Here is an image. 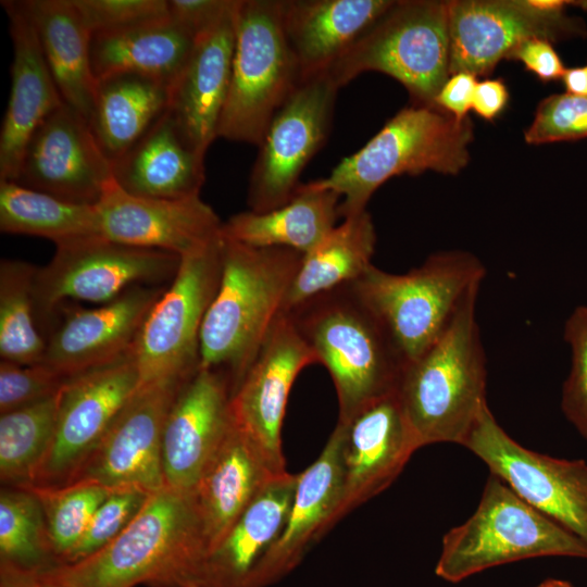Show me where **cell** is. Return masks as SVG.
I'll return each mask as SVG.
<instances>
[{
    "label": "cell",
    "instance_id": "cell-10",
    "mask_svg": "<svg viewBox=\"0 0 587 587\" xmlns=\"http://www.w3.org/2000/svg\"><path fill=\"white\" fill-rule=\"evenodd\" d=\"M222 274V233L180 258L133 348L140 386L190 377L200 364V332Z\"/></svg>",
    "mask_w": 587,
    "mask_h": 587
},
{
    "label": "cell",
    "instance_id": "cell-32",
    "mask_svg": "<svg viewBox=\"0 0 587 587\" xmlns=\"http://www.w3.org/2000/svg\"><path fill=\"white\" fill-rule=\"evenodd\" d=\"M171 89L165 82L136 73L97 80L88 123L112 165L170 109Z\"/></svg>",
    "mask_w": 587,
    "mask_h": 587
},
{
    "label": "cell",
    "instance_id": "cell-47",
    "mask_svg": "<svg viewBox=\"0 0 587 587\" xmlns=\"http://www.w3.org/2000/svg\"><path fill=\"white\" fill-rule=\"evenodd\" d=\"M477 83L476 76L470 73L461 72L450 75L437 93L434 107L458 121L469 117L467 112L472 110Z\"/></svg>",
    "mask_w": 587,
    "mask_h": 587
},
{
    "label": "cell",
    "instance_id": "cell-28",
    "mask_svg": "<svg viewBox=\"0 0 587 587\" xmlns=\"http://www.w3.org/2000/svg\"><path fill=\"white\" fill-rule=\"evenodd\" d=\"M392 0H282V20L300 80L327 73Z\"/></svg>",
    "mask_w": 587,
    "mask_h": 587
},
{
    "label": "cell",
    "instance_id": "cell-53",
    "mask_svg": "<svg viewBox=\"0 0 587 587\" xmlns=\"http://www.w3.org/2000/svg\"><path fill=\"white\" fill-rule=\"evenodd\" d=\"M189 587H196V586H189Z\"/></svg>",
    "mask_w": 587,
    "mask_h": 587
},
{
    "label": "cell",
    "instance_id": "cell-2",
    "mask_svg": "<svg viewBox=\"0 0 587 587\" xmlns=\"http://www.w3.org/2000/svg\"><path fill=\"white\" fill-rule=\"evenodd\" d=\"M302 253L257 248L222 234V274L200 332V367L218 371L233 392L255 358L300 266Z\"/></svg>",
    "mask_w": 587,
    "mask_h": 587
},
{
    "label": "cell",
    "instance_id": "cell-18",
    "mask_svg": "<svg viewBox=\"0 0 587 587\" xmlns=\"http://www.w3.org/2000/svg\"><path fill=\"white\" fill-rule=\"evenodd\" d=\"M342 472L341 498L334 525L351 510L386 489L420 449L397 391L338 420Z\"/></svg>",
    "mask_w": 587,
    "mask_h": 587
},
{
    "label": "cell",
    "instance_id": "cell-44",
    "mask_svg": "<svg viewBox=\"0 0 587 587\" xmlns=\"http://www.w3.org/2000/svg\"><path fill=\"white\" fill-rule=\"evenodd\" d=\"M91 34L133 27L168 15L167 0H73Z\"/></svg>",
    "mask_w": 587,
    "mask_h": 587
},
{
    "label": "cell",
    "instance_id": "cell-46",
    "mask_svg": "<svg viewBox=\"0 0 587 587\" xmlns=\"http://www.w3.org/2000/svg\"><path fill=\"white\" fill-rule=\"evenodd\" d=\"M233 0H167L168 16L198 38L214 26Z\"/></svg>",
    "mask_w": 587,
    "mask_h": 587
},
{
    "label": "cell",
    "instance_id": "cell-13",
    "mask_svg": "<svg viewBox=\"0 0 587 587\" xmlns=\"http://www.w3.org/2000/svg\"><path fill=\"white\" fill-rule=\"evenodd\" d=\"M338 86L327 73L301 80L271 120L249 177V210L287 203L299 177L324 145L332 126Z\"/></svg>",
    "mask_w": 587,
    "mask_h": 587
},
{
    "label": "cell",
    "instance_id": "cell-16",
    "mask_svg": "<svg viewBox=\"0 0 587 587\" xmlns=\"http://www.w3.org/2000/svg\"><path fill=\"white\" fill-rule=\"evenodd\" d=\"M313 363L316 358L290 313L282 311L232 395L234 421L276 475L287 472L280 434L289 391Z\"/></svg>",
    "mask_w": 587,
    "mask_h": 587
},
{
    "label": "cell",
    "instance_id": "cell-29",
    "mask_svg": "<svg viewBox=\"0 0 587 587\" xmlns=\"http://www.w3.org/2000/svg\"><path fill=\"white\" fill-rule=\"evenodd\" d=\"M205 155L184 139L167 110L149 132L113 163V178L138 197L184 199L199 196Z\"/></svg>",
    "mask_w": 587,
    "mask_h": 587
},
{
    "label": "cell",
    "instance_id": "cell-14",
    "mask_svg": "<svg viewBox=\"0 0 587 587\" xmlns=\"http://www.w3.org/2000/svg\"><path fill=\"white\" fill-rule=\"evenodd\" d=\"M465 448L520 498L587 546V462L558 459L527 449L498 424L488 405Z\"/></svg>",
    "mask_w": 587,
    "mask_h": 587
},
{
    "label": "cell",
    "instance_id": "cell-38",
    "mask_svg": "<svg viewBox=\"0 0 587 587\" xmlns=\"http://www.w3.org/2000/svg\"><path fill=\"white\" fill-rule=\"evenodd\" d=\"M0 563L39 574L59 565L42 505L28 488H1Z\"/></svg>",
    "mask_w": 587,
    "mask_h": 587
},
{
    "label": "cell",
    "instance_id": "cell-8",
    "mask_svg": "<svg viewBox=\"0 0 587 587\" xmlns=\"http://www.w3.org/2000/svg\"><path fill=\"white\" fill-rule=\"evenodd\" d=\"M449 59V1H394L327 74L341 88L379 72L402 84L415 104L434 107L450 76Z\"/></svg>",
    "mask_w": 587,
    "mask_h": 587
},
{
    "label": "cell",
    "instance_id": "cell-1",
    "mask_svg": "<svg viewBox=\"0 0 587 587\" xmlns=\"http://www.w3.org/2000/svg\"><path fill=\"white\" fill-rule=\"evenodd\" d=\"M205 554L192 495L164 487L107 546L40 575L64 587H188Z\"/></svg>",
    "mask_w": 587,
    "mask_h": 587
},
{
    "label": "cell",
    "instance_id": "cell-26",
    "mask_svg": "<svg viewBox=\"0 0 587 587\" xmlns=\"http://www.w3.org/2000/svg\"><path fill=\"white\" fill-rule=\"evenodd\" d=\"M296 485L297 475L288 472L272 478L205 555L190 586L250 587L258 564L287 522Z\"/></svg>",
    "mask_w": 587,
    "mask_h": 587
},
{
    "label": "cell",
    "instance_id": "cell-15",
    "mask_svg": "<svg viewBox=\"0 0 587 587\" xmlns=\"http://www.w3.org/2000/svg\"><path fill=\"white\" fill-rule=\"evenodd\" d=\"M585 30L565 9H542L532 0L449 1V74L488 75L528 38L554 42Z\"/></svg>",
    "mask_w": 587,
    "mask_h": 587
},
{
    "label": "cell",
    "instance_id": "cell-20",
    "mask_svg": "<svg viewBox=\"0 0 587 587\" xmlns=\"http://www.w3.org/2000/svg\"><path fill=\"white\" fill-rule=\"evenodd\" d=\"M232 395L225 374L200 366L182 385L162 435L165 487L192 492L230 426Z\"/></svg>",
    "mask_w": 587,
    "mask_h": 587
},
{
    "label": "cell",
    "instance_id": "cell-4",
    "mask_svg": "<svg viewBox=\"0 0 587 587\" xmlns=\"http://www.w3.org/2000/svg\"><path fill=\"white\" fill-rule=\"evenodd\" d=\"M472 140L470 117L458 121L436 107L414 104L400 110L326 177L309 185L338 193L339 214L346 217L366 210L373 193L394 176L458 174L469 163Z\"/></svg>",
    "mask_w": 587,
    "mask_h": 587
},
{
    "label": "cell",
    "instance_id": "cell-36",
    "mask_svg": "<svg viewBox=\"0 0 587 587\" xmlns=\"http://www.w3.org/2000/svg\"><path fill=\"white\" fill-rule=\"evenodd\" d=\"M37 267L3 259L0 264V355L18 364L42 362L46 338L38 332L34 299Z\"/></svg>",
    "mask_w": 587,
    "mask_h": 587
},
{
    "label": "cell",
    "instance_id": "cell-25",
    "mask_svg": "<svg viewBox=\"0 0 587 587\" xmlns=\"http://www.w3.org/2000/svg\"><path fill=\"white\" fill-rule=\"evenodd\" d=\"M341 490L340 433L335 426L319 458L297 475L287 522L258 564L250 587H266L299 563L310 544L334 525Z\"/></svg>",
    "mask_w": 587,
    "mask_h": 587
},
{
    "label": "cell",
    "instance_id": "cell-48",
    "mask_svg": "<svg viewBox=\"0 0 587 587\" xmlns=\"http://www.w3.org/2000/svg\"><path fill=\"white\" fill-rule=\"evenodd\" d=\"M509 101L508 88L502 79L478 82L473 97L472 110L486 121H494L505 109Z\"/></svg>",
    "mask_w": 587,
    "mask_h": 587
},
{
    "label": "cell",
    "instance_id": "cell-7",
    "mask_svg": "<svg viewBox=\"0 0 587 587\" xmlns=\"http://www.w3.org/2000/svg\"><path fill=\"white\" fill-rule=\"evenodd\" d=\"M539 557L587 559V546L490 473L475 512L444 536L435 574L459 583L494 566Z\"/></svg>",
    "mask_w": 587,
    "mask_h": 587
},
{
    "label": "cell",
    "instance_id": "cell-12",
    "mask_svg": "<svg viewBox=\"0 0 587 587\" xmlns=\"http://www.w3.org/2000/svg\"><path fill=\"white\" fill-rule=\"evenodd\" d=\"M139 385L133 349L113 362L70 377L59 391L52 441L27 487L75 482Z\"/></svg>",
    "mask_w": 587,
    "mask_h": 587
},
{
    "label": "cell",
    "instance_id": "cell-35",
    "mask_svg": "<svg viewBox=\"0 0 587 587\" xmlns=\"http://www.w3.org/2000/svg\"><path fill=\"white\" fill-rule=\"evenodd\" d=\"M0 230L51 240L55 246L101 236L96 204H79L0 180Z\"/></svg>",
    "mask_w": 587,
    "mask_h": 587
},
{
    "label": "cell",
    "instance_id": "cell-41",
    "mask_svg": "<svg viewBox=\"0 0 587 587\" xmlns=\"http://www.w3.org/2000/svg\"><path fill=\"white\" fill-rule=\"evenodd\" d=\"M587 137V97L569 92L544 99L524 134L529 145Z\"/></svg>",
    "mask_w": 587,
    "mask_h": 587
},
{
    "label": "cell",
    "instance_id": "cell-3",
    "mask_svg": "<svg viewBox=\"0 0 587 587\" xmlns=\"http://www.w3.org/2000/svg\"><path fill=\"white\" fill-rule=\"evenodd\" d=\"M473 289L439 337L400 376L397 395L419 447L462 445L486 400V357Z\"/></svg>",
    "mask_w": 587,
    "mask_h": 587
},
{
    "label": "cell",
    "instance_id": "cell-33",
    "mask_svg": "<svg viewBox=\"0 0 587 587\" xmlns=\"http://www.w3.org/2000/svg\"><path fill=\"white\" fill-rule=\"evenodd\" d=\"M340 200L332 190L300 184L294 197L280 207L232 215L223 223L222 234L251 247H280L304 254L336 226Z\"/></svg>",
    "mask_w": 587,
    "mask_h": 587
},
{
    "label": "cell",
    "instance_id": "cell-52",
    "mask_svg": "<svg viewBox=\"0 0 587 587\" xmlns=\"http://www.w3.org/2000/svg\"><path fill=\"white\" fill-rule=\"evenodd\" d=\"M38 587H64L63 585L55 583L53 580H50L42 575L39 574V584Z\"/></svg>",
    "mask_w": 587,
    "mask_h": 587
},
{
    "label": "cell",
    "instance_id": "cell-6",
    "mask_svg": "<svg viewBox=\"0 0 587 587\" xmlns=\"http://www.w3.org/2000/svg\"><path fill=\"white\" fill-rule=\"evenodd\" d=\"M485 275L478 258L452 250L435 253L404 274L371 264L350 287L407 365L439 337Z\"/></svg>",
    "mask_w": 587,
    "mask_h": 587
},
{
    "label": "cell",
    "instance_id": "cell-34",
    "mask_svg": "<svg viewBox=\"0 0 587 587\" xmlns=\"http://www.w3.org/2000/svg\"><path fill=\"white\" fill-rule=\"evenodd\" d=\"M313 249L302 254L283 311L358 279L372 264L376 233L364 210L344 217Z\"/></svg>",
    "mask_w": 587,
    "mask_h": 587
},
{
    "label": "cell",
    "instance_id": "cell-11",
    "mask_svg": "<svg viewBox=\"0 0 587 587\" xmlns=\"http://www.w3.org/2000/svg\"><path fill=\"white\" fill-rule=\"evenodd\" d=\"M37 267L34 299L37 317L48 316L67 300L108 303L134 286L172 280L180 258L171 252L133 247L95 236L55 246Z\"/></svg>",
    "mask_w": 587,
    "mask_h": 587
},
{
    "label": "cell",
    "instance_id": "cell-42",
    "mask_svg": "<svg viewBox=\"0 0 587 587\" xmlns=\"http://www.w3.org/2000/svg\"><path fill=\"white\" fill-rule=\"evenodd\" d=\"M572 353L570 374L563 385L561 408L566 419L587 439V305L577 307L564 325Z\"/></svg>",
    "mask_w": 587,
    "mask_h": 587
},
{
    "label": "cell",
    "instance_id": "cell-23",
    "mask_svg": "<svg viewBox=\"0 0 587 587\" xmlns=\"http://www.w3.org/2000/svg\"><path fill=\"white\" fill-rule=\"evenodd\" d=\"M9 17L11 90L0 132V180H15L28 140L64 101L21 1H1Z\"/></svg>",
    "mask_w": 587,
    "mask_h": 587
},
{
    "label": "cell",
    "instance_id": "cell-49",
    "mask_svg": "<svg viewBox=\"0 0 587 587\" xmlns=\"http://www.w3.org/2000/svg\"><path fill=\"white\" fill-rule=\"evenodd\" d=\"M39 573L0 563V587H38Z\"/></svg>",
    "mask_w": 587,
    "mask_h": 587
},
{
    "label": "cell",
    "instance_id": "cell-30",
    "mask_svg": "<svg viewBox=\"0 0 587 587\" xmlns=\"http://www.w3.org/2000/svg\"><path fill=\"white\" fill-rule=\"evenodd\" d=\"M63 101L89 120L97 80L90 63V32L73 0L21 1Z\"/></svg>",
    "mask_w": 587,
    "mask_h": 587
},
{
    "label": "cell",
    "instance_id": "cell-22",
    "mask_svg": "<svg viewBox=\"0 0 587 587\" xmlns=\"http://www.w3.org/2000/svg\"><path fill=\"white\" fill-rule=\"evenodd\" d=\"M165 288L134 286L98 308L68 312L46 339L42 363L70 378L124 357Z\"/></svg>",
    "mask_w": 587,
    "mask_h": 587
},
{
    "label": "cell",
    "instance_id": "cell-37",
    "mask_svg": "<svg viewBox=\"0 0 587 587\" xmlns=\"http://www.w3.org/2000/svg\"><path fill=\"white\" fill-rule=\"evenodd\" d=\"M59 392L0 416V479L3 486L32 484L53 438Z\"/></svg>",
    "mask_w": 587,
    "mask_h": 587
},
{
    "label": "cell",
    "instance_id": "cell-19",
    "mask_svg": "<svg viewBox=\"0 0 587 587\" xmlns=\"http://www.w3.org/2000/svg\"><path fill=\"white\" fill-rule=\"evenodd\" d=\"M188 378L140 386L76 480L91 479L110 488L136 486L149 492L164 488V423Z\"/></svg>",
    "mask_w": 587,
    "mask_h": 587
},
{
    "label": "cell",
    "instance_id": "cell-43",
    "mask_svg": "<svg viewBox=\"0 0 587 587\" xmlns=\"http://www.w3.org/2000/svg\"><path fill=\"white\" fill-rule=\"evenodd\" d=\"M68 377L40 362L18 364L0 362V413L55 396Z\"/></svg>",
    "mask_w": 587,
    "mask_h": 587
},
{
    "label": "cell",
    "instance_id": "cell-39",
    "mask_svg": "<svg viewBox=\"0 0 587 587\" xmlns=\"http://www.w3.org/2000/svg\"><path fill=\"white\" fill-rule=\"evenodd\" d=\"M39 499L53 553L64 563L95 511L114 488L91 479H78L60 487H25Z\"/></svg>",
    "mask_w": 587,
    "mask_h": 587
},
{
    "label": "cell",
    "instance_id": "cell-51",
    "mask_svg": "<svg viewBox=\"0 0 587 587\" xmlns=\"http://www.w3.org/2000/svg\"><path fill=\"white\" fill-rule=\"evenodd\" d=\"M535 587H574V586L571 585L566 580L550 578V579H546L541 582L539 585Z\"/></svg>",
    "mask_w": 587,
    "mask_h": 587
},
{
    "label": "cell",
    "instance_id": "cell-27",
    "mask_svg": "<svg viewBox=\"0 0 587 587\" xmlns=\"http://www.w3.org/2000/svg\"><path fill=\"white\" fill-rule=\"evenodd\" d=\"M276 476L232 415L227 433L191 492L207 554L223 539L258 492Z\"/></svg>",
    "mask_w": 587,
    "mask_h": 587
},
{
    "label": "cell",
    "instance_id": "cell-45",
    "mask_svg": "<svg viewBox=\"0 0 587 587\" xmlns=\"http://www.w3.org/2000/svg\"><path fill=\"white\" fill-rule=\"evenodd\" d=\"M507 59L516 60L544 83L562 79L566 67L552 42L540 37L522 41Z\"/></svg>",
    "mask_w": 587,
    "mask_h": 587
},
{
    "label": "cell",
    "instance_id": "cell-40",
    "mask_svg": "<svg viewBox=\"0 0 587 587\" xmlns=\"http://www.w3.org/2000/svg\"><path fill=\"white\" fill-rule=\"evenodd\" d=\"M150 494L136 486L114 488L95 511L64 563L85 559L111 542L132 523Z\"/></svg>",
    "mask_w": 587,
    "mask_h": 587
},
{
    "label": "cell",
    "instance_id": "cell-5",
    "mask_svg": "<svg viewBox=\"0 0 587 587\" xmlns=\"http://www.w3.org/2000/svg\"><path fill=\"white\" fill-rule=\"evenodd\" d=\"M289 312L329 372L345 420L369 402L397 390L405 366L388 335L350 284L309 299Z\"/></svg>",
    "mask_w": 587,
    "mask_h": 587
},
{
    "label": "cell",
    "instance_id": "cell-24",
    "mask_svg": "<svg viewBox=\"0 0 587 587\" xmlns=\"http://www.w3.org/2000/svg\"><path fill=\"white\" fill-rule=\"evenodd\" d=\"M236 0L209 30L196 39L193 50L171 89L170 112L184 139L205 155L217 138L228 95L235 49Z\"/></svg>",
    "mask_w": 587,
    "mask_h": 587
},
{
    "label": "cell",
    "instance_id": "cell-21",
    "mask_svg": "<svg viewBox=\"0 0 587 587\" xmlns=\"http://www.w3.org/2000/svg\"><path fill=\"white\" fill-rule=\"evenodd\" d=\"M96 207L102 237L179 258L201 249L222 233L223 222L199 196L138 197L123 190L113 178Z\"/></svg>",
    "mask_w": 587,
    "mask_h": 587
},
{
    "label": "cell",
    "instance_id": "cell-17",
    "mask_svg": "<svg viewBox=\"0 0 587 587\" xmlns=\"http://www.w3.org/2000/svg\"><path fill=\"white\" fill-rule=\"evenodd\" d=\"M113 179V165L88 121L65 102L37 127L15 183L79 204H97Z\"/></svg>",
    "mask_w": 587,
    "mask_h": 587
},
{
    "label": "cell",
    "instance_id": "cell-31",
    "mask_svg": "<svg viewBox=\"0 0 587 587\" xmlns=\"http://www.w3.org/2000/svg\"><path fill=\"white\" fill-rule=\"evenodd\" d=\"M196 39L168 15L124 29L91 34L92 74L99 80L118 73H136L173 86Z\"/></svg>",
    "mask_w": 587,
    "mask_h": 587
},
{
    "label": "cell",
    "instance_id": "cell-9",
    "mask_svg": "<svg viewBox=\"0 0 587 587\" xmlns=\"http://www.w3.org/2000/svg\"><path fill=\"white\" fill-rule=\"evenodd\" d=\"M282 20V0H236L235 49L217 137L259 146L300 83Z\"/></svg>",
    "mask_w": 587,
    "mask_h": 587
},
{
    "label": "cell",
    "instance_id": "cell-50",
    "mask_svg": "<svg viewBox=\"0 0 587 587\" xmlns=\"http://www.w3.org/2000/svg\"><path fill=\"white\" fill-rule=\"evenodd\" d=\"M562 80L566 92L587 97V65L566 68Z\"/></svg>",
    "mask_w": 587,
    "mask_h": 587
}]
</instances>
